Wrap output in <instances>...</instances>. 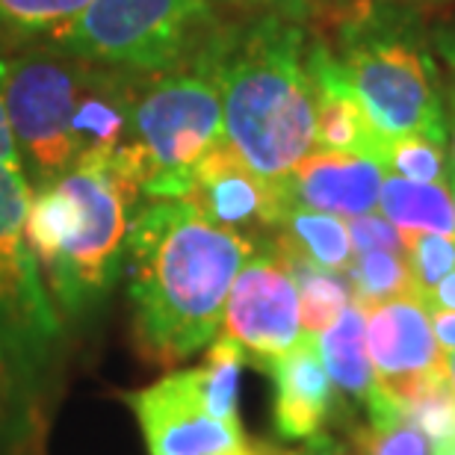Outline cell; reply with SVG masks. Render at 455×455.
<instances>
[{
	"mask_svg": "<svg viewBox=\"0 0 455 455\" xmlns=\"http://www.w3.org/2000/svg\"><path fill=\"white\" fill-rule=\"evenodd\" d=\"M254 245L178 198L136 207L124 245L127 296L136 340L151 361L178 363L213 343Z\"/></svg>",
	"mask_w": 455,
	"mask_h": 455,
	"instance_id": "1",
	"label": "cell"
},
{
	"mask_svg": "<svg viewBox=\"0 0 455 455\" xmlns=\"http://www.w3.org/2000/svg\"><path fill=\"white\" fill-rule=\"evenodd\" d=\"M145 180V151L127 140L113 151L84 154L30 196L24 236L66 316L89 314L116 284Z\"/></svg>",
	"mask_w": 455,
	"mask_h": 455,
	"instance_id": "2",
	"label": "cell"
},
{
	"mask_svg": "<svg viewBox=\"0 0 455 455\" xmlns=\"http://www.w3.org/2000/svg\"><path fill=\"white\" fill-rule=\"evenodd\" d=\"M307 42L299 21L263 12L220 30L204 51L222 92L225 142L269 184H284L316 151Z\"/></svg>",
	"mask_w": 455,
	"mask_h": 455,
	"instance_id": "3",
	"label": "cell"
},
{
	"mask_svg": "<svg viewBox=\"0 0 455 455\" xmlns=\"http://www.w3.org/2000/svg\"><path fill=\"white\" fill-rule=\"evenodd\" d=\"M340 68L385 142L411 133L447 136L443 89L423 33L405 15L358 0L338 18Z\"/></svg>",
	"mask_w": 455,
	"mask_h": 455,
	"instance_id": "4",
	"label": "cell"
},
{
	"mask_svg": "<svg viewBox=\"0 0 455 455\" xmlns=\"http://www.w3.org/2000/svg\"><path fill=\"white\" fill-rule=\"evenodd\" d=\"M211 0H89L48 48L154 77L184 68L216 39Z\"/></svg>",
	"mask_w": 455,
	"mask_h": 455,
	"instance_id": "5",
	"label": "cell"
},
{
	"mask_svg": "<svg viewBox=\"0 0 455 455\" xmlns=\"http://www.w3.org/2000/svg\"><path fill=\"white\" fill-rule=\"evenodd\" d=\"M131 140L148 160L142 198H184L193 169L225 142L222 92L204 53L184 68L145 80L133 107Z\"/></svg>",
	"mask_w": 455,
	"mask_h": 455,
	"instance_id": "6",
	"label": "cell"
},
{
	"mask_svg": "<svg viewBox=\"0 0 455 455\" xmlns=\"http://www.w3.org/2000/svg\"><path fill=\"white\" fill-rule=\"evenodd\" d=\"M30 196L24 172L0 166V387L9 394L42 379L60 340L57 307L24 236Z\"/></svg>",
	"mask_w": 455,
	"mask_h": 455,
	"instance_id": "7",
	"label": "cell"
},
{
	"mask_svg": "<svg viewBox=\"0 0 455 455\" xmlns=\"http://www.w3.org/2000/svg\"><path fill=\"white\" fill-rule=\"evenodd\" d=\"M95 62L51 48L6 60L4 107L24 166L51 184L77 163L75 116Z\"/></svg>",
	"mask_w": 455,
	"mask_h": 455,
	"instance_id": "8",
	"label": "cell"
},
{
	"mask_svg": "<svg viewBox=\"0 0 455 455\" xmlns=\"http://www.w3.org/2000/svg\"><path fill=\"white\" fill-rule=\"evenodd\" d=\"M220 334L240 343L254 367L290 352L305 338L296 281L272 240L254 245L236 272Z\"/></svg>",
	"mask_w": 455,
	"mask_h": 455,
	"instance_id": "9",
	"label": "cell"
},
{
	"mask_svg": "<svg viewBox=\"0 0 455 455\" xmlns=\"http://www.w3.org/2000/svg\"><path fill=\"white\" fill-rule=\"evenodd\" d=\"M122 396L140 420L148 455H269V447L245 441L243 426L211 414L193 370L169 372Z\"/></svg>",
	"mask_w": 455,
	"mask_h": 455,
	"instance_id": "10",
	"label": "cell"
},
{
	"mask_svg": "<svg viewBox=\"0 0 455 455\" xmlns=\"http://www.w3.org/2000/svg\"><path fill=\"white\" fill-rule=\"evenodd\" d=\"M187 202L198 216L225 231H234L251 243L269 240L290 207L284 184L260 178L228 142H220L189 175Z\"/></svg>",
	"mask_w": 455,
	"mask_h": 455,
	"instance_id": "11",
	"label": "cell"
},
{
	"mask_svg": "<svg viewBox=\"0 0 455 455\" xmlns=\"http://www.w3.org/2000/svg\"><path fill=\"white\" fill-rule=\"evenodd\" d=\"M260 370L269 372L272 390H275L272 423L278 438L307 441L314 435H323L325 426L343 414L340 390L323 367L316 340L307 334L293 349L263 363Z\"/></svg>",
	"mask_w": 455,
	"mask_h": 455,
	"instance_id": "12",
	"label": "cell"
},
{
	"mask_svg": "<svg viewBox=\"0 0 455 455\" xmlns=\"http://www.w3.org/2000/svg\"><path fill=\"white\" fill-rule=\"evenodd\" d=\"M367 349L381 387L443 367L441 343L420 296H403L367 307Z\"/></svg>",
	"mask_w": 455,
	"mask_h": 455,
	"instance_id": "13",
	"label": "cell"
},
{
	"mask_svg": "<svg viewBox=\"0 0 455 455\" xmlns=\"http://www.w3.org/2000/svg\"><path fill=\"white\" fill-rule=\"evenodd\" d=\"M387 169L361 154L314 151L284 180L290 204L331 216H363L379 207Z\"/></svg>",
	"mask_w": 455,
	"mask_h": 455,
	"instance_id": "14",
	"label": "cell"
},
{
	"mask_svg": "<svg viewBox=\"0 0 455 455\" xmlns=\"http://www.w3.org/2000/svg\"><path fill=\"white\" fill-rule=\"evenodd\" d=\"M307 71L314 80V136L316 151L361 154L381 163L385 140L367 118L361 98L346 80L338 57L323 39L307 42Z\"/></svg>",
	"mask_w": 455,
	"mask_h": 455,
	"instance_id": "15",
	"label": "cell"
},
{
	"mask_svg": "<svg viewBox=\"0 0 455 455\" xmlns=\"http://www.w3.org/2000/svg\"><path fill=\"white\" fill-rule=\"evenodd\" d=\"M316 352L323 358V367L338 390L355 396L367 408L370 420H387L399 417L396 403L379 385L367 349V307L349 302L343 314L323 334H316Z\"/></svg>",
	"mask_w": 455,
	"mask_h": 455,
	"instance_id": "16",
	"label": "cell"
},
{
	"mask_svg": "<svg viewBox=\"0 0 455 455\" xmlns=\"http://www.w3.org/2000/svg\"><path fill=\"white\" fill-rule=\"evenodd\" d=\"M281 251L302 258L314 267L346 272L352 263V240L346 220L331 213L307 211V207H290L281 216L275 234L269 236Z\"/></svg>",
	"mask_w": 455,
	"mask_h": 455,
	"instance_id": "17",
	"label": "cell"
},
{
	"mask_svg": "<svg viewBox=\"0 0 455 455\" xmlns=\"http://www.w3.org/2000/svg\"><path fill=\"white\" fill-rule=\"evenodd\" d=\"M381 216L399 234L455 236V207L450 184H420L399 175H385L379 193Z\"/></svg>",
	"mask_w": 455,
	"mask_h": 455,
	"instance_id": "18",
	"label": "cell"
},
{
	"mask_svg": "<svg viewBox=\"0 0 455 455\" xmlns=\"http://www.w3.org/2000/svg\"><path fill=\"white\" fill-rule=\"evenodd\" d=\"M281 258L287 260V269H290V275H293L296 290H299L302 331L307 338H316V334H323L329 329V325L343 314V307L352 302L349 278H346V272L314 267V263L293 258V254H287V251H281Z\"/></svg>",
	"mask_w": 455,
	"mask_h": 455,
	"instance_id": "19",
	"label": "cell"
},
{
	"mask_svg": "<svg viewBox=\"0 0 455 455\" xmlns=\"http://www.w3.org/2000/svg\"><path fill=\"white\" fill-rule=\"evenodd\" d=\"M346 278L352 287V302L372 307L390 299L417 296V284L403 251H363L355 254L346 267Z\"/></svg>",
	"mask_w": 455,
	"mask_h": 455,
	"instance_id": "20",
	"label": "cell"
},
{
	"mask_svg": "<svg viewBox=\"0 0 455 455\" xmlns=\"http://www.w3.org/2000/svg\"><path fill=\"white\" fill-rule=\"evenodd\" d=\"M381 166L390 175L405 180H420V184H450V163H447V136L432 133H411L399 136L385 145Z\"/></svg>",
	"mask_w": 455,
	"mask_h": 455,
	"instance_id": "21",
	"label": "cell"
},
{
	"mask_svg": "<svg viewBox=\"0 0 455 455\" xmlns=\"http://www.w3.org/2000/svg\"><path fill=\"white\" fill-rule=\"evenodd\" d=\"M89 0H0V39L39 42L66 27Z\"/></svg>",
	"mask_w": 455,
	"mask_h": 455,
	"instance_id": "22",
	"label": "cell"
},
{
	"mask_svg": "<svg viewBox=\"0 0 455 455\" xmlns=\"http://www.w3.org/2000/svg\"><path fill=\"white\" fill-rule=\"evenodd\" d=\"M352 450L358 455H435V443L417 426L399 417L370 420L352 429Z\"/></svg>",
	"mask_w": 455,
	"mask_h": 455,
	"instance_id": "23",
	"label": "cell"
},
{
	"mask_svg": "<svg viewBox=\"0 0 455 455\" xmlns=\"http://www.w3.org/2000/svg\"><path fill=\"white\" fill-rule=\"evenodd\" d=\"M403 245L417 284V296L429 293L447 272L455 269V236L403 234Z\"/></svg>",
	"mask_w": 455,
	"mask_h": 455,
	"instance_id": "24",
	"label": "cell"
},
{
	"mask_svg": "<svg viewBox=\"0 0 455 455\" xmlns=\"http://www.w3.org/2000/svg\"><path fill=\"white\" fill-rule=\"evenodd\" d=\"M346 228H349V240H352V258L363 251H403L405 254L403 234L376 211L363 213V216H352V220L346 222Z\"/></svg>",
	"mask_w": 455,
	"mask_h": 455,
	"instance_id": "25",
	"label": "cell"
},
{
	"mask_svg": "<svg viewBox=\"0 0 455 455\" xmlns=\"http://www.w3.org/2000/svg\"><path fill=\"white\" fill-rule=\"evenodd\" d=\"M243 6H258L263 12H272V15H281V18H290V21H299L305 24L307 18L316 15V9L323 6V0H236Z\"/></svg>",
	"mask_w": 455,
	"mask_h": 455,
	"instance_id": "26",
	"label": "cell"
},
{
	"mask_svg": "<svg viewBox=\"0 0 455 455\" xmlns=\"http://www.w3.org/2000/svg\"><path fill=\"white\" fill-rule=\"evenodd\" d=\"M4 66H6V60L0 57V166H6L12 172H24V157H21V151H18V142L12 136V127H9L6 107H4Z\"/></svg>",
	"mask_w": 455,
	"mask_h": 455,
	"instance_id": "27",
	"label": "cell"
},
{
	"mask_svg": "<svg viewBox=\"0 0 455 455\" xmlns=\"http://www.w3.org/2000/svg\"><path fill=\"white\" fill-rule=\"evenodd\" d=\"M269 455H358L352 450V443H340L329 438V435H314V438L305 441V447L299 450H272Z\"/></svg>",
	"mask_w": 455,
	"mask_h": 455,
	"instance_id": "28",
	"label": "cell"
},
{
	"mask_svg": "<svg viewBox=\"0 0 455 455\" xmlns=\"http://www.w3.org/2000/svg\"><path fill=\"white\" fill-rule=\"evenodd\" d=\"M420 302L429 307V311L432 307H438V311H455V269L447 272L429 293H423Z\"/></svg>",
	"mask_w": 455,
	"mask_h": 455,
	"instance_id": "29",
	"label": "cell"
},
{
	"mask_svg": "<svg viewBox=\"0 0 455 455\" xmlns=\"http://www.w3.org/2000/svg\"><path fill=\"white\" fill-rule=\"evenodd\" d=\"M426 311H429V307H426ZM429 320H432L435 340L441 343V349L452 352L455 349V311H438V307H432Z\"/></svg>",
	"mask_w": 455,
	"mask_h": 455,
	"instance_id": "30",
	"label": "cell"
},
{
	"mask_svg": "<svg viewBox=\"0 0 455 455\" xmlns=\"http://www.w3.org/2000/svg\"><path fill=\"white\" fill-rule=\"evenodd\" d=\"M438 51L443 53V60L450 62V68H452V75H455V30H443V33H438ZM450 92L455 95V80H452Z\"/></svg>",
	"mask_w": 455,
	"mask_h": 455,
	"instance_id": "31",
	"label": "cell"
},
{
	"mask_svg": "<svg viewBox=\"0 0 455 455\" xmlns=\"http://www.w3.org/2000/svg\"><path fill=\"white\" fill-rule=\"evenodd\" d=\"M443 367H447V376H450V385L455 390V349L443 355Z\"/></svg>",
	"mask_w": 455,
	"mask_h": 455,
	"instance_id": "32",
	"label": "cell"
},
{
	"mask_svg": "<svg viewBox=\"0 0 455 455\" xmlns=\"http://www.w3.org/2000/svg\"><path fill=\"white\" fill-rule=\"evenodd\" d=\"M447 98H450V113H452V169H455V95L447 92Z\"/></svg>",
	"mask_w": 455,
	"mask_h": 455,
	"instance_id": "33",
	"label": "cell"
},
{
	"mask_svg": "<svg viewBox=\"0 0 455 455\" xmlns=\"http://www.w3.org/2000/svg\"><path fill=\"white\" fill-rule=\"evenodd\" d=\"M435 455H455V443H447V447H438Z\"/></svg>",
	"mask_w": 455,
	"mask_h": 455,
	"instance_id": "34",
	"label": "cell"
},
{
	"mask_svg": "<svg viewBox=\"0 0 455 455\" xmlns=\"http://www.w3.org/2000/svg\"><path fill=\"white\" fill-rule=\"evenodd\" d=\"M450 193H452V207H455V169H452V175H450Z\"/></svg>",
	"mask_w": 455,
	"mask_h": 455,
	"instance_id": "35",
	"label": "cell"
}]
</instances>
